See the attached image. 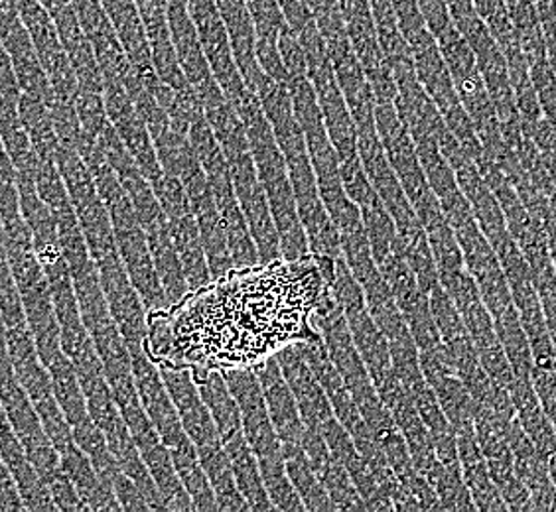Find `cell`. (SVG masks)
<instances>
[{
    "instance_id": "cell-34",
    "label": "cell",
    "mask_w": 556,
    "mask_h": 512,
    "mask_svg": "<svg viewBox=\"0 0 556 512\" xmlns=\"http://www.w3.org/2000/svg\"><path fill=\"white\" fill-rule=\"evenodd\" d=\"M278 52L285 64L289 79L292 77H308V60L304 54V48L300 43L299 34L290 28L289 24L280 30L278 36Z\"/></svg>"
},
{
    "instance_id": "cell-32",
    "label": "cell",
    "mask_w": 556,
    "mask_h": 512,
    "mask_svg": "<svg viewBox=\"0 0 556 512\" xmlns=\"http://www.w3.org/2000/svg\"><path fill=\"white\" fill-rule=\"evenodd\" d=\"M434 489L439 495L440 511H476L470 489L464 481L460 461L442 463Z\"/></svg>"
},
{
    "instance_id": "cell-29",
    "label": "cell",
    "mask_w": 556,
    "mask_h": 512,
    "mask_svg": "<svg viewBox=\"0 0 556 512\" xmlns=\"http://www.w3.org/2000/svg\"><path fill=\"white\" fill-rule=\"evenodd\" d=\"M362 209V219H364L365 231L371 243L375 263L377 267L391 255L393 246H395L396 225L391 214L387 212L386 203L381 202V197H377L371 203H367Z\"/></svg>"
},
{
    "instance_id": "cell-33",
    "label": "cell",
    "mask_w": 556,
    "mask_h": 512,
    "mask_svg": "<svg viewBox=\"0 0 556 512\" xmlns=\"http://www.w3.org/2000/svg\"><path fill=\"white\" fill-rule=\"evenodd\" d=\"M340 171H342L343 190L350 195V200L357 203L359 207H364L379 197L375 192L374 183L365 171L359 154L353 158L340 161Z\"/></svg>"
},
{
    "instance_id": "cell-23",
    "label": "cell",
    "mask_w": 556,
    "mask_h": 512,
    "mask_svg": "<svg viewBox=\"0 0 556 512\" xmlns=\"http://www.w3.org/2000/svg\"><path fill=\"white\" fill-rule=\"evenodd\" d=\"M198 456H200V463L204 468L207 481L214 489L217 509L227 512L249 511V504L237 487L231 461L225 451L224 444L217 441L212 446L198 448Z\"/></svg>"
},
{
    "instance_id": "cell-4",
    "label": "cell",
    "mask_w": 556,
    "mask_h": 512,
    "mask_svg": "<svg viewBox=\"0 0 556 512\" xmlns=\"http://www.w3.org/2000/svg\"><path fill=\"white\" fill-rule=\"evenodd\" d=\"M375 128L386 149L387 158L391 162L399 182L407 193L408 202L418 215L420 223L428 227L439 221L440 217H444V212L428 183L427 174L422 170L417 144L410 137L408 128L396 115L395 103L375 105Z\"/></svg>"
},
{
    "instance_id": "cell-10",
    "label": "cell",
    "mask_w": 556,
    "mask_h": 512,
    "mask_svg": "<svg viewBox=\"0 0 556 512\" xmlns=\"http://www.w3.org/2000/svg\"><path fill=\"white\" fill-rule=\"evenodd\" d=\"M190 200L193 217L198 221L202 245H204L207 267L212 272V278H222L229 270H233V260L227 245V235H225L224 221L215 203L212 185L205 178V171L202 166L186 171L180 178Z\"/></svg>"
},
{
    "instance_id": "cell-20",
    "label": "cell",
    "mask_w": 556,
    "mask_h": 512,
    "mask_svg": "<svg viewBox=\"0 0 556 512\" xmlns=\"http://www.w3.org/2000/svg\"><path fill=\"white\" fill-rule=\"evenodd\" d=\"M144 233L149 239L150 255H152V263L161 278L162 289L166 292L168 304L174 306L190 292V289H188V280L184 274L182 260L172 241L168 219L162 217L156 223L144 227Z\"/></svg>"
},
{
    "instance_id": "cell-28",
    "label": "cell",
    "mask_w": 556,
    "mask_h": 512,
    "mask_svg": "<svg viewBox=\"0 0 556 512\" xmlns=\"http://www.w3.org/2000/svg\"><path fill=\"white\" fill-rule=\"evenodd\" d=\"M261 475L267 489L268 499L273 502L275 511L296 512L306 511L304 502L300 499L299 491L294 489L287 471V463L282 456L277 458L261 459Z\"/></svg>"
},
{
    "instance_id": "cell-27",
    "label": "cell",
    "mask_w": 556,
    "mask_h": 512,
    "mask_svg": "<svg viewBox=\"0 0 556 512\" xmlns=\"http://www.w3.org/2000/svg\"><path fill=\"white\" fill-rule=\"evenodd\" d=\"M399 245L407 258L408 267L415 272L420 289L430 292L434 286H439V270H437L434 255H432V248L428 243L425 225L413 229L407 235H399Z\"/></svg>"
},
{
    "instance_id": "cell-14",
    "label": "cell",
    "mask_w": 556,
    "mask_h": 512,
    "mask_svg": "<svg viewBox=\"0 0 556 512\" xmlns=\"http://www.w3.org/2000/svg\"><path fill=\"white\" fill-rule=\"evenodd\" d=\"M277 361L296 398L304 426L321 427L328 420L336 418L330 398L306 361L300 343L282 347L277 353Z\"/></svg>"
},
{
    "instance_id": "cell-25",
    "label": "cell",
    "mask_w": 556,
    "mask_h": 512,
    "mask_svg": "<svg viewBox=\"0 0 556 512\" xmlns=\"http://www.w3.org/2000/svg\"><path fill=\"white\" fill-rule=\"evenodd\" d=\"M282 458L287 463L290 481L304 502V509L306 511H332L328 491L321 485L318 473L312 468L311 459L306 456L302 444L282 446Z\"/></svg>"
},
{
    "instance_id": "cell-18",
    "label": "cell",
    "mask_w": 556,
    "mask_h": 512,
    "mask_svg": "<svg viewBox=\"0 0 556 512\" xmlns=\"http://www.w3.org/2000/svg\"><path fill=\"white\" fill-rule=\"evenodd\" d=\"M137 7L149 38L152 64L156 67L159 77L166 86L174 89V93L190 86L172 43L168 0H139Z\"/></svg>"
},
{
    "instance_id": "cell-30",
    "label": "cell",
    "mask_w": 556,
    "mask_h": 512,
    "mask_svg": "<svg viewBox=\"0 0 556 512\" xmlns=\"http://www.w3.org/2000/svg\"><path fill=\"white\" fill-rule=\"evenodd\" d=\"M152 140H154L156 156H159L164 174L182 178L186 171L202 166L195 150L190 144V140H188V137L180 135V132L166 128L164 132H161L159 137H154Z\"/></svg>"
},
{
    "instance_id": "cell-12",
    "label": "cell",
    "mask_w": 556,
    "mask_h": 512,
    "mask_svg": "<svg viewBox=\"0 0 556 512\" xmlns=\"http://www.w3.org/2000/svg\"><path fill=\"white\" fill-rule=\"evenodd\" d=\"M132 374H135L140 402L144 406L150 422L156 427L164 446L172 448L182 439L190 438L168 395L159 364L152 363L147 353H140L132 357Z\"/></svg>"
},
{
    "instance_id": "cell-1",
    "label": "cell",
    "mask_w": 556,
    "mask_h": 512,
    "mask_svg": "<svg viewBox=\"0 0 556 512\" xmlns=\"http://www.w3.org/2000/svg\"><path fill=\"white\" fill-rule=\"evenodd\" d=\"M314 255L278 258L268 265L233 268L178 304L149 311L144 353L152 363L210 371L257 369L292 343L321 337L312 323L321 296L333 282L314 267Z\"/></svg>"
},
{
    "instance_id": "cell-11",
    "label": "cell",
    "mask_w": 556,
    "mask_h": 512,
    "mask_svg": "<svg viewBox=\"0 0 556 512\" xmlns=\"http://www.w3.org/2000/svg\"><path fill=\"white\" fill-rule=\"evenodd\" d=\"M357 152L364 164L375 192L386 203L387 212L393 217L399 235H407L413 229L420 227V219L408 202L407 193L396 178L391 162L387 158L386 149L379 140L377 130L357 132Z\"/></svg>"
},
{
    "instance_id": "cell-13",
    "label": "cell",
    "mask_w": 556,
    "mask_h": 512,
    "mask_svg": "<svg viewBox=\"0 0 556 512\" xmlns=\"http://www.w3.org/2000/svg\"><path fill=\"white\" fill-rule=\"evenodd\" d=\"M168 26H170L174 50L188 84L198 91L200 99L219 91L222 87L215 81L212 67L207 64V57L202 50L200 36L186 7V0H168Z\"/></svg>"
},
{
    "instance_id": "cell-22",
    "label": "cell",
    "mask_w": 556,
    "mask_h": 512,
    "mask_svg": "<svg viewBox=\"0 0 556 512\" xmlns=\"http://www.w3.org/2000/svg\"><path fill=\"white\" fill-rule=\"evenodd\" d=\"M144 465L149 468L150 475L154 479L156 489L161 492L166 511H193L192 499L184 487L178 471L174 468L170 451L164 446V441H156L149 448L139 449Z\"/></svg>"
},
{
    "instance_id": "cell-17",
    "label": "cell",
    "mask_w": 556,
    "mask_h": 512,
    "mask_svg": "<svg viewBox=\"0 0 556 512\" xmlns=\"http://www.w3.org/2000/svg\"><path fill=\"white\" fill-rule=\"evenodd\" d=\"M258 381L263 386V395L267 402L268 414L273 420V426L277 430L278 439L282 446L287 444H302V432L304 422L300 417L296 398L290 391L289 383L282 374V369L275 357H268L265 363L258 364L255 369Z\"/></svg>"
},
{
    "instance_id": "cell-2",
    "label": "cell",
    "mask_w": 556,
    "mask_h": 512,
    "mask_svg": "<svg viewBox=\"0 0 556 512\" xmlns=\"http://www.w3.org/2000/svg\"><path fill=\"white\" fill-rule=\"evenodd\" d=\"M255 93L273 127L278 146L285 154L290 182L294 190V200L299 207L300 221L308 239L311 255L340 258L342 256L340 231L321 202L316 174L312 168L311 154H308V144L294 115L289 86L265 75Z\"/></svg>"
},
{
    "instance_id": "cell-19",
    "label": "cell",
    "mask_w": 556,
    "mask_h": 512,
    "mask_svg": "<svg viewBox=\"0 0 556 512\" xmlns=\"http://www.w3.org/2000/svg\"><path fill=\"white\" fill-rule=\"evenodd\" d=\"M306 361L312 367V371L316 374V379L320 381L321 388L326 391V395L330 398V405L333 408V414L342 422V426L355 436L362 430L367 427L364 417L359 412V408L353 400L352 393L348 391V386L343 383L342 374L336 369L330 353L324 345V340H312V342L300 343Z\"/></svg>"
},
{
    "instance_id": "cell-8",
    "label": "cell",
    "mask_w": 556,
    "mask_h": 512,
    "mask_svg": "<svg viewBox=\"0 0 556 512\" xmlns=\"http://www.w3.org/2000/svg\"><path fill=\"white\" fill-rule=\"evenodd\" d=\"M188 12L192 16L200 43L204 50L207 64L212 67L215 81L222 87L229 103H237L251 91L237 69L236 57L231 50V40L225 28L224 18L215 0H186Z\"/></svg>"
},
{
    "instance_id": "cell-36",
    "label": "cell",
    "mask_w": 556,
    "mask_h": 512,
    "mask_svg": "<svg viewBox=\"0 0 556 512\" xmlns=\"http://www.w3.org/2000/svg\"><path fill=\"white\" fill-rule=\"evenodd\" d=\"M546 239H548V248H551V256H553V265L556 270V197L551 202L548 214H546L545 221Z\"/></svg>"
},
{
    "instance_id": "cell-26",
    "label": "cell",
    "mask_w": 556,
    "mask_h": 512,
    "mask_svg": "<svg viewBox=\"0 0 556 512\" xmlns=\"http://www.w3.org/2000/svg\"><path fill=\"white\" fill-rule=\"evenodd\" d=\"M493 325H495V333L502 342L503 351L507 355L509 364L514 369L515 379L531 381L533 353H531V343L525 333L517 308L514 306V308L503 311L502 316L493 318Z\"/></svg>"
},
{
    "instance_id": "cell-7",
    "label": "cell",
    "mask_w": 556,
    "mask_h": 512,
    "mask_svg": "<svg viewBox=\"0 0 556 512\" xmlns=\"http://www.w3.org/2000/svg\"><path fill=\"white\" fill-rule=\"evenodd\" d=\"M231 170V182L236 190L237 202L245 214L249 231L253 235L257 246L261 265L275 263L280 255V239H278L277 225L270 214L267 193L263 183L258 180L257 168L251 156V150L237 154L233 158H227Z\"/></svg>"
},
{
    "instance_id": "cell-6",
    "label": "cell",
    "mask_w": 556,
    "mask_h": 512,
    "mask_svg": "<svg viewBox=\"0 0 556 512\" xmlns=\"http://www.w3.org/2000/svg\"><path fill=\"white\" fill-rule=\"evenodd\" d=\"M103 294L108 299L109 313L115 321L130 357L144 353V340L149 331V311L139 292L132 286L118 253L96 260Z\"/></svg>"
},
{
    "instance_id": "cell-21",
    "label": "cell",
    "mask_w": 556,
    "mask_h": 512,
    "mask_svg": "<svg viewBox=\"0 0 556 512\" xmlns=\"http://www.w3.org/2000/svg\"><path fill=\"white\" fill-rule=\"evenodd\" d=\"M224 448L231 461L237 487L249 504V511H275L273 502L268 499L265 483H263L258 458L249 446L245 432L224 441Z\"/></svg>"
},
{
    "instance_id": "cell-5",
    "label": "cell",
    "mask_w": 556,
    "mask_h": 512,
    "mask_svg": "<svg viewBox=\"0 0 556 512\" xmlns=\"http://www.w3.org/2000/svg\"><path fill=\"white\" fill-rule=\"evenodd\" d=\"M152 190L156 193L162 205V212L168 219L172 241L182 260L184 274L188 280V289H204L214 278L207 267L202 236L198 229V221L193 217L188 193L182 180L178 176L162 174L156 182H152Z\"/></svg>"
},
{
    "instance_id": "cell-15",
    "label": "cell",
    "mask_w": 556,
    "mask_h": 512,
    "mask_svg": "<svg viewBox=\"0 0 556 512\" xmlns=\"http://www.w3.org/2000/svg\"><path fill=\"white\" fill-rule=\"evenodd\" d=\"M162 379L168 388L172 402L180 417L186 434L190 436L195 448H204L222 441L210 408L205 406L202 393L190 369H170L159 367Z\"/></svg>"
},
{
    "instance_id": "cell-37",
    "label": "cell",
    "mask_w": 556,
    "mask_h": 512,
    "mask_svg": "<svg viewBox=\"0 0 556 512\" xmlns=\"http://www.w3.org/2000/svg\"><path fill=\"white\" fill-rule=\"evenodd\" d=\"M135 2H139V0H135Z\"/></svg>"
},
{
    "instance_id": "cell-9",
    "label": "cell",
    "mask_w": 556,
    "mask_h": 512,
    "mask_svg": "<svg viewBox=\"0 0 556 512\" xmlns=\"http://www.w3.org/2000/svg\"><path fill=\"white\" fill-rule=\"evenodd\" d=\"M224 376L229 384L231 395L236 396L247 441L255 451L258 461L282 456V444L278 439L277 430L273 426V420L268 414L257 371L249 369V367L229 369V371H224Z\"/></svg>"
},
{
    "instance_id": "cell-16",
    "label": "cell",
    "mask_w": 556,
    "mask_h": 512,
    "mask_svg": "<svg viewBox=\"0 0 556 512\" xmlns=\"http://www.w3.org/2000/svg\"><path fill=\"white\" fill-rule=\"evenodd\" d=\"M332 62L333 74L342 89L343 99L352 113L353 123L357 132H371L375 128V99L374 87L369 84L364 67L359 64L357 55L353 52L352 42L336 46L328 50Z\"/></svg>"
},
{
    "instance_id": "cell-24",
    "label": "cell",
    "mask_w": 556,
    "mask_h": 512,
    "mask_svg": "<svg viewBox=\"0 0 556 512\" xmlns=\"http://www.w3.org/2000/svg\"><path fill=\"white\" fill-rule=\"evenodd\" d=\"M195 383L202 393L205 406L212 412L222 444L237 434H241L243 432L241 412H239L236 396L231 395V391H229V384L225 381L224 373L210 371L204 376L195 379Z\"/></svg>"
},
{
    "instance_id": "cell-3",
    "label": "cell",
    "mask_w": 556,
    "mask_h": 512,
    "mask_svg": "<svg viewBox=\"0 0 556 512\" xmlns=\"http://www.w3.org/2000/svg\"><path fill=\"white\" fill-rule=\"evenodd\" d=\"M233 108L245 125L251 156L257 168L258 180L267 193L270 214L277 225L280 255L287 260L311 255L308 239L300 221L287 161L278 146L267 115L261 107L257 93L249 91Z\"/></svg>"
},
{
    "instance_id": "cell-35",
    "label": "cell",
    "mask_w": 556,
    "mask_h": 512,
    "mask_svg": "<svg viewBox=\"0 0 556 512\" xmlns=\"http://www.w3.org/2000/svg\"><path fill=\"white\" fill-rule=\"evenodd\" d=\"M113 491L123 511H150L149 502L140 491L139 485L123 471H118L117 477L113 479Z\"/></svg>"
},
{
    "instance_id": "cell-31",
    "label": "cell",
    "mask_w": 556,
    "mask_h": 512,
    "mask_svg": "<svg viewBox=\"0 0 556 512\" xmlns=\"http://www.w3.org/2000/svg\"><path fill=\"white\" fill-rule=\"evenodd\" d=\"M316 473L328 491L332 511H365L364 501L342 463L330 456Z\"/></svg>"
}]
</instances>
